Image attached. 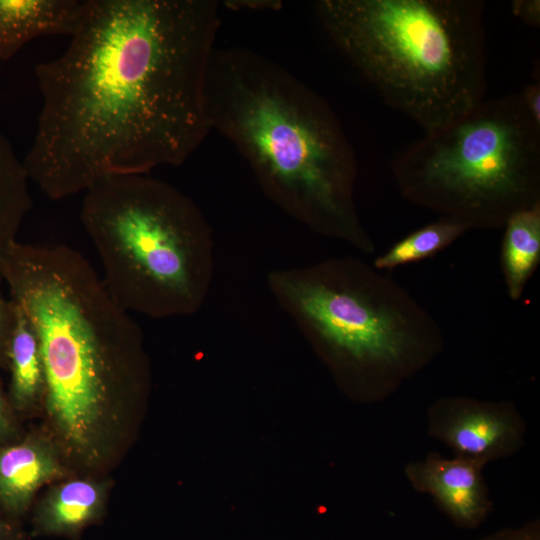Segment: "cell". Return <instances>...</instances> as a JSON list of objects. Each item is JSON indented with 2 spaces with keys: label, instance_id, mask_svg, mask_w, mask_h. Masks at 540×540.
<instances>
[{
  "label": "cell",
  "instance_id": "cell-22",
  "mask_svg": "<svg viewBox=\"0 0 540 540\" xmlns=\"http://www.w3.org/2000/svg\"><path fill=\"white\" fill-rule=\"evenodd\" d=\"M0 540H20L15 529L0 517Z\"/></svg>",
  "mask_w": 540,
  "mask_h": 540
},
{
  "label": "cell",
  "instance_id": "cell-21",
  "mask_svg": "<svg viewBox=\"0 0 540 540\" xmlns=\"http://www.w3.org/2000/svg\"><path fill=\"white\" fill-rule=\"evenodd\" d=\"M13 432L7 399L0 385V441Z\"/></svg>",
  "mask_w": 540,
  "mask_h": 540
},
{
  "label": "cell",
  "instance_id": "cell-4",
  "mask_svg": "<svg viewBox=\"0 0 540 540\" xmlns=\"http://www.w3.org/2000/svg\"><path fill=\"white\" fill-rule=\"evenodd\" d=\"M323 29L392 109L424 133L485 100L482 0H318Z\"/></svg>",
  "mask_w": 540,
  "mask_h": 540
},
{
  "label": "cell",
  "instance_id": "cell-1",
  "mask_svg": "<svg viewBox=\"0 0 540 540\" xmlns=\"http://www.w3.org/2000/svg\"><path fill=\"white\" fill-rule=\"evenodd\" d=\"M214 0H84L65 51L35 67L42 97L23 160L53 200L114 175L183 164L211 125Z\"/></svg>",
  "mask_w": 540,
  "mask_h": 540
},
{
  "label": "cell",
  "instance_id": "cell-15",
  "mask_svg": "<svg viewBox=\"0 0 540 540\" xmlns=\"http://www.w3.org/2000/svg\"><path fill=\"white\" fill-rule=\"evenodd\" d=\"M23 161L0 132V255L14 242L32 202Z\"/></svg>",
  "mask_w": 540,
  "mask_h": 540
},
{
  "label": "cell",
  "instance_id": "cell-13",
  "mask_svg": "<svg viewBox=\"0 0 540 540\" xmlns=\"http://www.w3.org/2000/svg\"><path fill=\"white\" fill-rule=\"evenodd\" d=\"M13 305L15 322L7 348L9 395L13 406L25 409L45 394L44 368L37 335L24 313Z\"/></svg>",
  "mask_w": 540,
  "mask_h": 540
},
{
  "label": "cell",
  "instance_id": "cell-16",
  "mask_svg": "<svg viewBox=\"0 0 540 540\" xmlns=\"http://www.w3.org/2000/svg\"><path fill=\"white\" fill-rule=\"evenodd\" d=\"M468 231L463 224L440 217L395 242L374 259L372 266L379 271L394 270L433 257Z\"/></svg>",
  "mask_w": 540,
  "mask_h": 540
},
{
  "label": "cell",
  "instance_id": "cell-2",
  "mask_svg": "<svg viewBox=\"0 0 540 540\" xmlns=\"http://www.w3.org/2000/svg\"><path fill=\"white\" fill-rule=\"evenodd\" d=\"M207 102L211 130L235 146L269 200L318 235L375 251L356 208L354 149L317 92L260 53L216 47Z\"/></svg>",
  "mask_w": 540,
  "mask_h": 540
},
{
  "label": "cell",
  "instance_id": "cell-6",
  "mask_svg": "<svg viewBox=\"0 0 540 540\" xmlns=\"http://www.w3.org/2000/svg\"><path fill=\"white\" fill-rule=\"evenodd\" d=\"M80 217L102 281L124 310L163 319L204 305L215 272L213 230L181 190L148 174L109 176L85 191Z\"/></svg>",
  "mask_w": 540,
  "mask_h": 540
},
{
  "label": "cell",
  "instance_id": "cell-20",
  "mask_svg": "<svg viewBox=\"0 0 540 540\" xmlns=\"http://www.w3.org/2000/svg\"><path fill=\"white\" fill-rule=\"evenodd\" d=\"M524 107L533 120L540 125V82L536 79L519 92Z\"/></svg>",
  "mask_w": 540,
  "mask_h": 540
},
{
  "label": "cell",
  "instance_id": "cell-17",
  "mask_svg": "<svg viewBox=\"0 0 540 540\" xmlns=\"http://www.w3.org/2000/svg\"><path fill=\"white\" fill-rule=\"evenodd\" d=\"M14 322V305L10 299L5 298L0 286V365L7 364V348Z\"/></svg>",
  "mask_w": 540,
  "mask_h": 540
},
{
  "label": "cell",
  "instance_id": "cell-18",
  "mask_svg": "<svg viewBox=\"0 0 540 540\" xmlns=\"http://www.w3.org/2000/svg\"><path fill=\"white\" fill-rule=\"evenodd\" d=\"M478 540H540V522L533 520L521 527L505 528Z\"/></svg>",
  "mask_w": 540,
  "mask_h": 540
},
{
  "label": "cell",
  "instance_id": "cell-12",
  "mask_svg": "<svg viewBox=\"0 0 540 540\" xmlns=\"http://www.w3.org/2000/svg\"><path fill=\"white\" fill-rule=\"evenodd\" d=\"M503 228L501 270L508 296L518 301L540 263V204L516 212Z\"/></svg>",
  "mask_w": 540,
  "mask_h": 540
},
{
  "label": "cell",
  "instance_id": "cell-8",
  "mask_svg": "<svg viewBox=\"0 0 540 540\" xmlns=\"http://www.w3.org/2000/svg\"><path fill=\"white\" fill-rule=\"evenodd\" d=\"M428 432L454 456L482 467L517 453L524 444L525 421L509 401L467 396L437 399L427 412Z\"/></svg>",
  "mask_w": 540,
  "mask_h": 540
},
{
  "label": "cell",
  "instance_id": "cell-9",
  "mask_svg": "<svg viewBox=\"0 0 540 540\" xmlns=\"http://www.w3.org/2000/svg\"><path fill=\"white\" fill-rule=\"evenodd\" d=\"M483 468L464 458H444L432 452L406 464L404 472L413 489L430 495L455 525L475 529L492 509Z\"/></svg>",
  "mask_w": 540,
  "mask_h": 540
},
{
  "label": "cell",
  "instance_id": "cell-11",
  "mask_svg": "<svg viewBox=\"0 0 540 540\" xmlns=\"http://www.w3.org/2000/svg\"><path fill=\"white\" fill-rule=\"evenodd\" d=\"M58 472L54 456L34 440L0 447L1 507L9 515H21L36 490Z\"/></svg>",
  "mask_w": 540,
  "mask_h": 540
},
{
  "label": "cell",
  "instance_id": "cell-3",
  "mask_svg": "<svg viewBox=\"0 0 540 540\" xmlns=\"http://www.w3.org/2000/svg\"><path fill=\"white\" fill-rule=\"evenodd\" d=\"M0 277L37 335L48 413L71 447L92 449L104 413L142 377L138 324L66 245L15 240Z\"/></svg>",
  "mask_w": 540,
  "mask_h": 540
},
{
  "label": "cell",
  "instance_id": "cell-5",
  "mask_svg": "<svg viewBox=\"0 0 540 540\" xmlns=\"http://www.w3.org/2000/svg\"><path fill=\"white\" fill-rule=\"evenodd\" d=\"M266 281L338 383L362 399L391 396L443 350L444 334L432 314L358 257L278 268Z\"/></svg>",
  "mask_w": 540,
  "mask_h": 540
},
{
  "label": "cell",
  "instance_id": "cell-19",
  "mask_svg": "<svg viewBox=\"0 0 540 540\" xmlns=\"http://www.w3.org/2000/svg\"><path fill=\"white\" fill-rule=\"evenodd\" d=\"M512 12L526 24L533 27H539L540 2L538 0L513 1Z\"/></svg>",
  "mask_w": 540,
  "mask_h": 540
},
{
  "label": "cell",
  "instance_id": "cell-10",
  "mask_svg": "<svg viewBox=\"0 0 540 540\" xmlns=\"http://www.w3.org/2000/svg\"><path fill=\"white\" fill-rule=\"evenodd\" d=\"M83 8L84 0H0V60L41 36L70 37Z\"/></svg>",
  "mask_w": 540,
  "mask_h": 540
},
{
  "label": "cell",
  "instance_id": "cell-7",
  "mask_svg": "<svg viewBox=\"0 0 540 540\" xmlns=\"http://www.w3.org/2000/svg\"><path fill=\"white\" fill-rule=\"evenodd\" d=\"M407 201L470 230H497L540 204V125L518 93L485 99L392 162Z\"/></svg>",
  "mask_w": 540,
  "mask_h": 540
},
{
  "label": "cell",
  "instance_id": "cell-14",
  "mask_svg": "<svg viewBox=\"0 0 540 540\" xmlns=\"http://www.w3.org/2000/svg\"><path fill=\"white\" fill-rule=\"evenodd\" d=\"M102 497L101 489L92 482H68L42 506L37 528L46 533L74 534L98 516Z\"/></svg>",
  "mask_w": 540,
  "mask_h": 540
}]
</instances>
